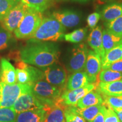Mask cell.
I'll return each mask as SVG.
<instances>
[{
	"label": "cell",
	"mask_w": 122,
	"mask_h": 122,
	"mask_svg": "<svg viewBox=\"0 0 122 122\" xmlns=\"http://www.w3.org/2000/svg\"><path fill=\"white\" fill-rule=\"evenodd\" d=\"M98 89H93L89 92L79 101L77 107L82 109L95 105H103L104 101Z\"/></svg>",
	"instance_id": "cell-19"
},
{
	"label": "cell",
	"mask_w": 122,
	"mask_h": 122,
	"mask_svg": "<svg viewBox=\"0 0 122 122\" xmlns=\"http://www.w3.org/2000/svg\"><path fill=\"white\" fill-rule=\"evenodd\" d=\"M20 2V0H0V20Z\"/></svg>",
	"instance_id": "cell-30"
},
{
	"label": "cell",
	"mask_w": 122,
	"mask_h": 122,
	"mask_svg": "<svg viewBox=\"0 0 122 122\" xmlns=\"http://www.w3.org/2000/svg\"><path fill=\"white\" fill-rule=\"evenodd\" d=\"M0 80L6 84H14L16 83V70L8 60L2 58L0 65Z\"/></svg>",
	"instance_id": "cell-15"
},
{
	"label": "cell",
	"mask_w": 122,
	"mask_h": 122,
	"mask_svg": "<svg viewBox=\"0 0 122 122\" xmlns=\"http://www.w3.org/2000/svg\"><path fill=\"white\" fill-rule=\"evenodd\" d=\"M60 52L58 46L48 42L30 43L20 51L21 60L28 65L40 68L58 62Z\"/></svg>",
	"instance_id": "cell-1"
},
{
	"label": "cell",
	"mask_w": 122,
	"mask_h": 122,
	"mask_svg": "<svg viewBox=\"0 0 122 122\" xmlns=\"http://www.w3.org/2000/svg\"><path fill=\"white\" fill-rule=\"evenodd\" d=\"M91 122H105L104 115H103V105L101 110L100 111V112L97 114V116L93 119Z\"/></svg>",
	"instance_id": "cell-37"
},
{
	"label": "cell",
	"mask_w": 122,
	"mask_h": 122,
	"mask_svg": "<svg viewBox=\"0 0 122 122\" xmlns=\"http://www.w3.org/2000/svg\"><path fill=\"white\" fill-rule=\"evenodd\" d=\"M102 70L109 69L117 72H122V59L116 61L102 68Z\"/></svg>",
	"instance_id": "cell-36"
},
{
	"label": "cell",
	"mask_w": 122,
	"mask_h": 122,
	"mask_svg": "<svg viewBox=\"0 0 122 122\" xmlns=\"http://www.w3.org/2000/svg\"><path fill=\"white\" fill-rule=\"evenodd\" d=\"M11 37L10 32L6 30H0V51L6 49L9 46V43Z\"/></svg>",
	"instance_id": "cell-34"
},
{
	"label": "cell",
	"mask_w": 122,
	"mask_h": 122,
	"mask_svg": "<svg viewBox=\"0 0 122 122\" xmlns=\"http://www.w3.org/2000/svg\"><path fill=\"white\" fill-rule=\"evenodd\" d=\"M108 30L117 36L122 37V15L114 20L106 23Z\"/></svg>",
	"instance_id": "cell-31"
},
{
	"label": "cell",
	"mask_w": 122,
	"mask_h": 122,
	"mask_svg": "<svg viewBox=\"0 0 122 122\" xmlns=\"http://www.w3.org/2000/svg\"><path fill=\"white\" fill-rule=\"evenodd\" d=\"M118 115L120 122H122V110H114Z\"/></svg>",
	"instance_id": "cell-38"
},
{
	"label": "cell",
	"mask_w": 122,
	"mask_h": 122,
	"mask_svg": "<svg viewBox=\"0 0 122 122\" xmlns=\"http://www.w3.org/2000/svg\"><path fill=\"white\" fill-rule=\"evenodd\" d=\"M65 106L58 101L52 106H46V115L43 122H66L64 109Z\"/></svg>",
	"instance_id": "cell-16"
},
{
	"label": "cell",
	"mask_w": 122,
	"mask_h": 122,
	"mask_svg": "<svg viewBox=\"0 0 122 122\" xmlns=\"http://www.w3.org/2000/svg\"><path fill=\"white\" fill-rule=\"evenodd\" d=\"M102 31L101 27H96L92 29L87 39L88 45L93 51L100 56L102 60L105 56L102 45Z\"/></svg>",
	"instance_id": "cell-14"
},
{
	"label": "cell",
	"mask_w": 122,
	"mask_h": 122,
	"mask_svg": "<svg viewBox=\"0 0 122 122\" xmlns=\"http://www.w3.org/2000/svg\"><path fill=\"white\" fill-rule=\"evenodd\" d=\"M32 92L36 97L45 106H52L58 101L63 89L42 80L31 84Z\"/></svg>",
	"instance_id": "cell-4"
},
{
	"label": "cell",
	"mask_w": 122,
	"mask_h": 122,
	"mask_svg": "<svg viewBox=\"0 0 122 122\" xmlns=\"http://www.w3.org/2000/svg\"><path fill=\"white\" fill-rule=\"evenodd\" d=\"M103 101L113 110H122V96H109L102 94Z\"/></svg>",
	"instance_id": "cell-29"
},
{
	"label": "cell",
	"mask_w": 122,
	"mask_h": 122,
	"mask_svg": "<svg viewBox=\"0 0 122 122\" xmlns=\"http://www.w3.org/2000/svg\"><path fill=\"white\" fill-rule=\"evenodd\" d=\"M90 84L86 73L84 71L72 73L67 79L66 87L68 90H74L83 87Z\"/></svg>",
	"instance_id": "cell-18"
},
{
	"label": "cell",
	"mask_w": 122,
	"mask_h": 122,
	"mask_svg": "<svg viewBox=\"0 0 122 122\" xmlns=\"http://www.w3.org/2000/svg\"><path fill=\"white\" fill-rule=\"evenodd\" d=\"M87 32V28H79L74 30L71 33L65 34L64 39L66 41L72 43H79L85 39Z\"/></svg>",
	"instance_id": "cell-26"
},
{
	"label": "cell",
	"mask_w": 122,
	"mask_h": 122,
	"mask_svg": "<svg viewBox=\"0 0 122 122\" xmlns=\"http://www.w3.org/2000/svg\"><path fill=\"white\" fill-rule=\"evenodd\" d=\"M101 69V58L93 50H89L84 70L87 74L90 84L96 83Z\"/></svg>",
	"instance_id": "cell-12"
},
{
	"label": "cell",
	"mask_w": 122,
	"mask_h": 122,
	"mask_svg": "<svg viewBox=\"0 0 122 122\" xmlns=\"http://www.w3.org/2000/svg\"><path fill=\"white\" fill-rule=\"evenodd\" d=\"M2 83V82H1ZM32 91L31 84H6L2 83L0 93V107H10L23 94Z\"/></svg>",
	"instance_id": "cell-5"
},
{
	"label": "cell",
	"mask_w": 122,
	"mask_h": 122,
	"mask_svg": "<svg viewBox=\"0 0 122 122\" xmlns=\"http://www.w3.org/2000/svg\"><path fill=\"white\" fill-rule=\"evenodd\" d=\"M42 19V13L29 7L19 26L14 31L15 37L29 39L39 28Z\"/></svg>",
	"instance_id": "cell-3"
},
{
	"label": "cell",
	"mask_w": 122,
	"mask_h": 122,
	"mask_svg": "<svg viewBox=\"0 0 122 122\" xmlns=\"http://www.w3.org/2000/svg\"><path fill=\"white\" fill-rule=\"evenodd\" d=\"M95 88V83H91L78 89H67L62 93L58 101L65 106H76L81 98Z\"/></svg>",
	"instance_id": "cell-10"
},
{
	"label": "cell",
	"mask_w": 122,
	"mask_h": 122,
	"mask_svg": "<svg viewBox=\"0 0 122 122\" xmlns=\"http://www.w3.org/2000/svg\"><path fill=\"white\" fill-rule=\"evenodd\" d=\"M120 59H122V44L112 49L105 54L102 60V68Z\"/></svg>",
	"instance_id": "cell-24"
},
{
	"label": "cell",
	"mask_w": 122,
	"mask_h": 122,
	"mask_svg": "<svg viewBox=\"0 0 122 122\" xmlns=\"http://www.w3.org/2000/svg\"><path fill=\"white\" fill-rule=\"evenodd\" d=\"M28 8L22 2H20L13 7L2 20L5 29L10 32L14 31L19 26Z\"/></svg>",
	"instance_id": "cell-9"
},
{
	"label": "cell",
	"mask_w": 122,
	"mask_h": 122,
	"mask_svg": "<svg viewBox=\"0 0 122 122\" xmlns=\"http://www.w3.org/2000/svg\"><path fill=\"white\" fill-rule=\"evenodd\" d=\"M102 108V105H95L85 108H79L76 106L77 112L88 122H91Z\"/></svg>",
	"instance_id": "cell-23"
},
{
	"label": "cell",
	"mask_w": 122,
	"mask_h": 122,
	"mask_svg": "<svg viewBox=\"0 0 122 122\" xmlns=\"http://www.w3.org/2000/svg\"><path fill=\"white\" fill-rule=\"evenodd\" d=\"M46 115V109H36L17 114L15 122H43Z\"/></svg>",
	"instance_id": "cell-17"
},
{
	"label": "cell",
	"mask_w": 122,
	"mask_h": 122,
	"mask_svg": "<svg viewBox=\"0 0 122 122\" xmlns=\"http://www.w3.org/2000/svg\"><path fill=\"white\" fill-rule=\"evenodd\" d=\"M16 69V82L21 84H32L44 79L42 70L32 66L25 62H20Z\"/></svg>",
	"instance_id": "cell-8"
},
{
	"label": "cell",
	"mask_w": 122,
	"mask_h": 122,
	"mask_svg": "<svg viewBox=\"0 0 122 122\" xmlns=\"http://www.w3.org/2000/svg\"><path fill=\"white\" fill-rule=\"evenodd\" d=\"M101 18V15L97 12H94L88 16L86 20L88 26L92 29L95 28Z\"/></svg>",
	"instance_id": "cell-35"
},
{
	"label": "cell",
	"mask_w": 122,
	"mask_h": 122,
	"mask_svg": "<svg viewBox=\"0 0 122 122\" xmlns=\"http://www.w3.org/2000/svg\"><path fill=\"white\" fill-rule=\"evenodd\" d=\"M20 1L30 8L34 9L41 13H42L48 8L50 2V0H20Z\"/></svg>",
	"instance_id": "cell-28"
},
{
	"label": "cell",
	"mask_w": 122,
	"mask_h": 122,
	"mask_svg": "<svg viewBox=\"0 0 122 122\" xmlns=\"http://www.w3.org/2000/svg\"><path fill=\"white\" fill-rule=\"evenodd\" d=\"M122 44V37L111 33L107 29L102 31V45L105 54Z\"/></svg>",
	"instance_id": "cell-22"
},
{
	"label": "cell",
	"mask_w": 122,
	"mask_h": 122,
	"mask_svg": "<svg viewBox=\"0 0 122 122\" xmlns=\"http://www.w3.org/2000/svg\"><path fill=\"white\" fill-rule=\"evenodd\" d=\"M102 1H104V2H106V1H111V0H102Z\"/></svg>",
	"instance_id": "cell-41"
},
{
	"label": "cell",
	"mask_w": 122,
	"mask_h": 122,
	"mask_svg": "<svg viewBox=\"0 0 122 122\" xmlns=\"http://www.w3.org/2000/svg\"><path fill=\"white\" fill-rule=\"evenodd\" d=\"M62 1H75V2L84 3V2H88V1H90V0H62Z\"/></svg>",
	"instance_id": "cell-39"
},
{
	"label": "cell",
	"mask_w": 122,
	"mask_h": 122,
	"mask_svg": "<svg viewBox=\"0 0 122 122\" xmlns=\"http://www.w3.org/2000/svg\"><path fill=\"white\" fill-rule=\"evenodd\" d=\"M66 27L52 16L44 18L34 34L28 39L30 43L57 41L65 35Z\"/></svg>",
	"instance_id": "cell-2"
},
{
	"label": "cell",
	"mask_w": 122,
	"mask_h": 122,
	"mask_svg": "<svg viewBox=\"0 0 122 122\" xmlns=\"http://www.w3.org/2000/svg\"><path fill=\"white\" fill-rule=\"evenodd\" d=\"M98 76L100 81L102 83H110L122 80V72H117L109 69H105L101 71Z\"/></svg>",
	"instance_id": "cell-25"
},
{
	"label": "cell",
	"mask_w": 122,
	"mask_h": 122,
	"mask_svg": "<svg viewBox=\"0 0 122 122\" xmlns=\"http://www.w3.org/2000/svg\"><path fill=\"white\" fill-rule=\"evenodd\" d=\"M1 88H2V83H1V82H0V93H1Z\"/></svg>",
	"instance_id": "cell-40"
},
{
	"label": "cell",
	"mask_w": 122,
	"mask_h": 122,
	"mask_svg": "<svg viewBox=\"0 0 122 122\" xmlns=\"http://www.w3.org/2000/svg\"><path fill=\"white\" fill-rule=\"evenodd\" d=\"M17 113L10 107H0V122H15Z\"/></svg>",
	"instance_id": "cell-32"
},
{
	"label": "cell",
	"mask_w": 122,
	"mask_h": 122,
	"mask_svg": "<svg viewBox=\"0 0 122 122\" xmlns=\"http://www.w3.org/2000/svg\"><path fill=\"white\" fill-rule=\"evenodd\" d=\"M88 51L87 46L84 43H80L74 47L67 63V70L72 73L83 71Z\"/></svg>",
	"instance_id": "cell-7"
},
{
	"label": "cell",
	"mask_w": 122,
	"mask_h": 122,
	"mask_svg": "<svg viewBox=\"0 0 122 122\" xmlns=\"http://www.w3.org/2000/svg\"><path fill=\"white\" fill-rule=\"evenodd\" d=\"M98 90L102 94L109 96H122V80L110 83L101 82Z\"/></svg>",
	"instance_id": "cell-20"
},
{
	"label": "cell",
	"mask_w": 122,
	"mask_h": 122,
	"mask_svg": "<svg viewBox=\"0 0 122 122\" xmlns=\"http://www.w3.org/2000/svg\"><path fill=\"white\" fill-rule=\"evenodd\" d=\"M44 80L56 87L63 89L67 81L66 69L61 64L57 63L41 68Z\"/></svg>",
	"instance_id": "cell-6"
},
{
	"label": "cell",
	"mask_w": 122,
	"mask_h": 122,
	"mask_svg": "<svg viewBox=\"0 0 122 122\" xmlns=\"http://www.w3.org/2000/svg\"><path fill=\"white\" fill-rule=\"evenodd\" d=\"M51 16L60 23L62 25L67 28H72L77 25L80 21V17L76 12L70 10L54 11Z\"/></svg>",
	"instance_id": "cell-13"
},
{
	"label": "cell",
	"mask_w": 122,
	"mask_h": 122,
	"mask_svg": "<svg viewBox=\"0 0 122 122\" xmlns=\"http://www.w3.org/2000/svg\"><path fill=\"white\" fill-rule=\"evenodd\" d=\"M103 112L105 122H120L115 111L110 108L106 107L104 105H103Z\"/></svg>",
	"instance_id": "cell-33"
},
{
	"label": "cell",
	"mask_w": 122,
	"mask_h": 122,
	"mask_svg": "<svg viewBox=\"0 0 122 122\" xmlns=\"http://www.w3.org/2000/svg\"><path fill=\"white\" fill-rule=\"evenodd\" d=\"M44 107V105L36 98L31 91L21 96L11 108L19 114L24 111Z\"/></svg>",
	"instance_id": "cell-11"
},
{
	"label": "cell",
	"mask_w": 122,
	"mask_h": 122,
	"mask_svg": "<svg viewBox=\"0 0 122 122\" xmlns=\"http://www.w3.org/2000/svg\"><path fill=\"white\" fill-rule=\"evenodd\" d=\"M101 17L106 23H109L122 15V4L114 3L103 7Z\"/></svg>",
	"instance_id": "cell-21"
},
{
	"label": "cell",
	"mask_w": 122,
	"mask_h": 122,
	"mask_svg": "<svg viewBox=\"0 0 122 122\" xmlns=\"http://www.w3.org/2000/svg\"><path fill=\"white\" fill-rule=\"evenodd\" d=\"M76 106H65L64 115L66 122H86V120L76 111Z\"/></svg>",
	"instance_id": "cell-27"
}]
</instances>
